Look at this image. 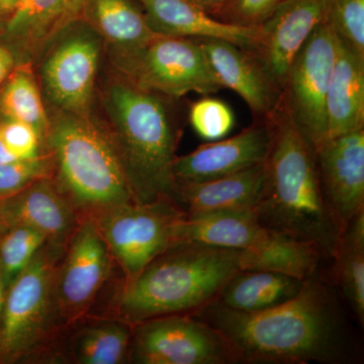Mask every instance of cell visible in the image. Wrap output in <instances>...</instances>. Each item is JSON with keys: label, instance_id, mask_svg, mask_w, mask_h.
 <instances>
[{"label": "cell", "instance_id": "obj_1", "mask_svg": "<svg viewBox=\"0 0 364 364\" xmlns=\"http://www.w3.org/2000/svg\"><path fill=\"white\" fill-rule=\"evenodd\" d=\"M196 316L234 344L242 363L336 364L350 359L336 296L320 273L305 280L293 298L267 310L242 313L215 303Z\"/></svg>", "mask_w": 364, "mask_h": 364}, {"label": "cell", "instance_id": "obj_2", "mask_svg": "<svg viewBox=\"0 0 364 364\" xmlns=\"http://www.w3.org/2000/svg\"><path fill=\"white\" fill-rule=\"evenodd\" d=\"M272 139L265 182L254 214L263 228L311 242L332 258L341 225L326 200L315 151L294 124L284 100L267 117Z\"/></svg>", "mask_w": 364, "mask_h": 364}, {"label": "cell", "instance_id": "obj_3", "mask_svg": "<svg viewBox=\"0 0 364 364\" xmlns=\"http://www.w3.org/2000/svg\"><path fill=\"white\" fill-rule=\"evenodd\" d=\"M241 250L176 242L124 284L119 308L140 323L173 315H198L217 303L229 280L242 270Z\"/></svg>", "mask_w": 364, "mask_h": 364}, {"label": "cell", "instance_id": "obj_4", "mask_svg": "<svg viewBox=\"0 0 364 364\" xmlns=\"http://www.w3.org/2000/svg\"><path fill=\"white\" fill-rule=\"evenodd\" d=\"M164 97L129 78L116 81L107 91L114 143L139 203L173 200L172 165L179 131Z\"/></svg>", "mask_w": 364, "mask_h": 364}, {"label": "cell", "instance_id": "obj_5", "mask_svg": "<svg viewBox=\"0 0 364 364\" xmlns=\"http://www.w3.org/2000/svg\"><path fill=\"white\" fill-rule=\"evenodd\" d=\"M62 186L72 200L95 214L136 203L114 141L85 116L67 114L50 129Z\"/></svg>", "mask_w": 364, "mask_h": 364}, {"label": "cell", "instance_id": "obj_6", "mask_svg": "<svg viewBox=\"0 0 364 364\" xmlns=\"http://www.w3.org/2000/svg\"><path fill=\"white\" fill-rule=\"evenodd\" d=\"M184 215L173 200L162 198L102 210L93 222L129 284L176 243L177 227Z\"/></svg>", "mask_w": 364, "mask_h": 364}, {"label": "cell", "instance_id": "obj_7", "mask_svg": "<svg viewBox=\"0 0 364 364\" xmlns=\"http://www.w3.org/2000/svg\"><path fill=\"white\" fill-rule=\"evenodd\" d=\"M127 78L167 97L222 90L205 50L193 38L156 35L142 49L119 53Z\"/></svg>", "mask_w": 364, "mask_h": 364}, {"label": "cell", "instance_id": "obj_8", "mask_svg": "<svg viewBox=\"0 0 364 364\" xmlns=\"http://www.w3.org/2000/svg\"><path fill=\"white\" fill-rule=\"evenodd\" d=\"M133 356L143 364H234L240 353L221 331L196 315L136 323Z\"/></svg>", "mask_w": 364, "mask_h": 364}, {"label": "cell", "instance_id": "obj_9", "mask_svg": "<svg viewBox=\"0 0 364 364\" xmlns=\"http://www.w3.org/2000/svg\"><path fill=\"white\" fill-rule=\"evenodd\" d=\"M7 289L0 318V363L26 355L47 326L51 311L55 262L60 246L49 243Z\"/></svg>", "mask_w": 364, "mask_h": 364}, {"label": "cell", "instance_id": "obj_10", "mask_svg": "<svg viewBox=\"0 0 364 364\" xmlns=\"http://www.w3.org/2000/svg\"><path fill=\"white\" fill-rule=\"evenodd\" d=\"M338 47L330 26L318 25L294 58L282 93L294 124L313 149L327 139L326 98Z\"/></svg>", "mask_w": 364, "mask_h": 364}, {"label": "cell", "instance_id": "obj_11", "mask_svg": "<svg viewBox=\"0 0 364 364\" xmlns=\"http://www.w3.org/2000/svg\"><path fill=\"white\" fill-rule=\"evenodd\" d=\"M111 253L93 220L76 229L53 296L62 317L74 320L90 308L107 279Z\"/></svg>", "mask_w": 364, "mask_h": 364}, {"label": "cell", "instance_id": "obj_12", "mask_svg": "<svg viewBox=\"0 0 364 364\" xmlns=\"http://www.w3.org/2000/svg\"><path fill=\"white\" fill-rule=\"evenodd\" d=\"M272 130L268 119H255L231 138L203 144L177 157L172 165L176 183L200 182L230 176L267 161Z\"/></svg>", "mask_w": 364, "mask_h": 364}, {"label": "cell", "instance_id": "obj_13", "mask_svg": "<svg viewBox=\"0 0 364 364\" xmlns=\"http://www.w3.org/2000/svg\"><path fill=\"white\" fill-rule=\"evenodd\" d=\"M314 151L326 200L344 230L364 210V128L327 138Z\"/></svg>", "mask_w": 364, "mask_h": 364}, {"label": "cell", "instance_id": "obj_14", "mask_svg": "<svg viewBox=\"0 0 364 364\" xmlns=\"http://www.w3.org/2000/svg\"><path fill=\"white\" fill-rule=\"evenodd\" d=\"M100 46L90 35H73L53 49L43 66L46 92L58 109L85 116L95 90Z\"/></svg>", "mask_w": 364, "mask_h": 364}, {"label": "cell", "instance_id": "obj_15", "mask_svg": "<svg viewBox=\"0 0 364 364\" xmlns=\"http://www.w3.org/2000/svg\"><path fill=\"white\" fill-rule=\"evenodd\" d=\"M325 18L326 0H284L259 26V43L250 51L282 93L294 58Z\"/></svg>", "mask_w": 364, "mask_h": 364}, {"label": "cell", "instance_id": "obj_16", "mask_svg": "<svg viewBox=\"0 0 364 364\" xmlns=\"http://www.w3.org/2000/svg\"><path fill=\"white\" fill-rule=\"evenodd\" d=\"M198 40L222 87L240 95L255 119H267L279 105L282 91L257 57L227 41Z\"/></svg>", "mask_w": 364, "mask_h": 364}, {"label": "cell", "instance_id": "obj_17", "mask_svg": "<svg viewBox=\"0 0 364 364\" xmlns=\"http://www.w3.org/2000/svg\"><path fill=\"white\" fill-rule=\"evenodd\" d=\"M148 23L158 35L227 41L253 49L259 43L261 31L225 23L210 16L189 0H139Z\"/></svg>", "mask_w": 364, "mask_h": 364}, {"label": "cell", "instance_id": "obj_18", "mask_svg": "<svg viewBox=\"0 0 364 364\" xmlns=\"http://www.w3.org/2000/svg\"><path fill=\"white\" fill-rule=\"evenodd\" d=\"M0 217L4 229L18 225L31 227L44 234L48 243L56 246L75 231L71 205L46 179L1 200Z\"/></svg>", "mask_w": 364, "mask_h": 364}, {"label": "cell", "instance_id": "obj_19", "mask_svg": "<svg viewBox=\"0 0 364 364\" xmlns=\"http://www.w3.org/2000/svg\"><path fill=\"white\" fill-rule=\"evenodd\" d=\"M264 182L265 162L210 181L176 183L173 200L186 214L254 210Z\"/></svg>", "mask_w": 364, "mask_h": 364}, {"label": "cell", "instance_id": "obj_20", "mask_svg": "<svg viewBox=\"0 0 364 364\" xmlns=\"http://www.w3.org/2000/svg\"><path fill=\"white\" fill-rule=\"evenodd\" d=\"M326 121L327 138L364 128V59L340 41L326 98Z\"/></svg>", "mask_w": 364, "mask_h": 364}, {"label": "cell", "instance_id": "obj_21", "mask_svg": "<svg viewBox=\"0 0 364 364\" xmlns=\"http://www.w3.org/2000/svg\"><path fill=\"white\" fill-rule=\"evenodd\" d=\"M325 258L327 256L315 244L267 229L256 243L240 253L242 270H267L303 282L318 274Z\"/></svg>", "mask_w": 364, "mask_h": 364}, {"label": "cell", "instance_id": "obj_22", "mask_svg": "<svg viewBox=\"0 0 364 364\" xmlns=\"http://www.w3.org/2000/svg\"><path fill=\"white\" fill-rule=\"evenodd\" d=\"M265 231L253 210H215L184 215L177 227L176 242L244 250L256 243Z\"/></svg>", "mask_w": 364, "mask_h": 364}, {"label": "cell", "instance_id": "obj_23", "mask_svg": "<svg viewBox=\"0 0 364 364\" xmlns=\"http://www.w3.org/2000/svg\"><path fill=\"white\" fill-rule=\"evenodd\" d=\"M303 284L282 273L243 269L229 280L217 304L238 312H259L293 298Z\"/></svg>", "mask_w": 364, "mask_h": 364}, {"label": "cell", "instance_id": "obj_24", "mask_svg": "<svg viewBox=\"0 0 364 364\" xmlns=\"http://www.w3.org/2000/svg\"><path fill=\"white\" fill-rule=\"evenodd\" d=\"M87 0H25L13 13L7 32L33 46L74 21Z\"/></svg>", "mask_w": 364, "mask_h": 364}, {"label": "cell", "instance_id": "obj_25", "mask_svg": "<svg viewBox=\"0 0 364 364\" xmlns=\"http://www.w3.org/2000/svg\"><path fill=\"white\" fill-rule=\"evenodd\" d=\"M92 14L100 32L119 53L138 51L158 35L132 0H92Z\"/></svg>", "mask_w": 364, "mask_h": 364}, {"label": "cell", "instance_id": "obj_26", "mask_svg": "<svg viewBox=\"0 0 364 364\" xmlns=\"http://www.w3.org/2000/svg\"><path fill=\"white\" fill-rule=\"evenodd\" d=\"M344 298L359 322L364 321V210L348 223L332 255Z\"/></svg>", "mask_w": 364, "mask_h": 364}, {"label": "cell", "instance_id": "obj_27", "mask_svg": "<svg viewBox=\"0 0 364 364\" xmlns=\"http://www.w3.org/2000/svg\"><path fill=\"white\" fill-rule=\"evenodd\" d=\"M0 112L6 119L31 124L41 136L49 130L39 87L26 68L13 70L2 85Z\"/></svg>", "mask_w": 364, "mask_h": 364}, {"label": "cell", "instance_id": "obj_28", "mask_svg": "<svg viewBox=\"0 0 364 364\" xmlns=\"http://www.w3.org/2000/svg\"><path fill=\"white\" fill-rule=\"evenodd\" d=\"M131 344L129 327L123 323H104L83 332L76 355L83 364H119L126 359Z\"/></svg>", "mask_w": 364, "mask_h": 364}, {"label": "cell", "instance_id": "obj_29", "mask_svg": "<svg viewBox=\"0 0 364 364\" xmlns=\"http://www.w3.org/2000/svg\"><path fill=\"white\" fill-rule=\"evenodd\" d=\"M48 243L44 234L28 226L7 228L0 235V268L7 289Z\"/></svg>", "mask_w": 364, "mask_h": 364}, {"label": "cell", "instance_id": "obj_30", "mask_svg": "<svg viewBox=\"0 0 364 364\" xmlns=\"http://www.w3.org/2000/svg\"><path fill=\"white\" fill-rule=\"evenodd\" d=\"M325 23L345 47L364 59V0H326Z\"/></svg>", "mask_w": 364, "mask_h": 364}, {"label": "cell", "instance_id": "obj_31", "mask_svg": "<svg viewBox=\"0 0 364 364\" xmlns=\"http://www.w3.org/2000/svg\"><path fill=\"white\" fill-rule=\"evenodd\" d=\"M189 122L200 138L213 142L221 140L233 130L235 114L223 100L205 97L191 105Z\"/></svg>", "mask_w": 364, "mask_h": 364}, {"label": "cell", "instance_id": "obj_32", "mask_svg": "<svg viewBox=\"0 0 364 364\" xmlns=\"http://www.w3.org/2000/svg\"><path fill=\"white\" fill-rule=\"evenodd\" d=\"M49 172V163L43 157L0 165V200L18 195L21 191L44 181Z\"/></svg>", "mask_w": 364, "mask_h": 364}, {"label": "cell", "instance_id": "obj_33", "mask_svg": "<svg viewBox=\"0 0 364 364\" xmlns=\"http://www.w3.org/2000/svg\"><path fill=\"white\" fill-rule=\"evenodd\" d=\"M39 132L31 124L6 119L0 123V139L16 159L39 157Z\"/></svg>", "mask_w": 364, "mask_h": 364}, {"label": "cell", "instance_id": "obj_34", "mask_svg": "<svg viewBox=\"0 0 364 364\" xmlns=\"http://www.w3.org/2000/svg\"><path fill=\"white\" fill-rule=\"evenodd\" d=\"M284 0H229L219 20L232 25L258 28Z\"/></svg>", "mask_w": 364, "mask_h": 364}, {"label": "cell", "instance_id": "obj_35", "mask_svg": "<svg viewBox=\"0 0 364 364\" xmlns=\"http://www.w3.org/2000/svg\"><path fill=\"white\" fill-rule=\"evenodd\" d=\"M14 57L9 48L0 45V88L14 70Z\"/></svg>", "mask_w": 364, "mask_h": 364}, {"label": "cell", "instance_id": "obj_36", "mask_svg": "<svg viewBox=\"0 0 364 364\" xmlns=\"http://www.w3.org/2000/svg\"><path fill=\"white\" fill-rule=\"evenodd\" d=\"M189 1L200 6L205 13L219 20L229 0H189Z\"/></svg>", "mask_w": 364, "mask_h": 364}, {"label": "cell", "instance_id": "obj_37", "mask_svg": "<svg viewBox=\"0 0 364 364\" xmlns=\"http://www.w3.org/2000/svg\"><path fill=\"white\" fill-rule=\"evenodd\" d=\"M25 0H0V13H14Z\"/></svg>", "mask_w": 364, "mask_h": 364}, {"label": "cell", "instance_id": "obj_38", "mask_svg": "<svg viewBox=\"0 0 364 364\" xmlns=\"http://www.w3.org/2000/svg\"><path fill=\"white\" fill-rule=\"evenodd\" d=\"M16 157L9 152V150L7 149L6 146L4 145V142H2L1 139H0V165L6 164V163H11L14 161H16Z\"/></svg>", "mask_w": 364, "mask_h": 364}, {"label": "cell", "instance_id": "obj_39", "mask_svg": "<svg viewBox=\"0 0 364 364\" xmlns=\"http://www.w3.org/2000/svg\"><path fill=\"white\" fill-rule=\"evenodd\" d=\"M7 286L4 282V274L0 268V318H1L2 311H4V303H6Z\"/></svg>", "mask_w": 364, "mask_h": 364}, {"label": "cell", "instance_id": "obj_40", "mask_svg": "<svg viewBox=\"0 0 364 364\" xmlns=\"http://www.w3.org/2000/svg\"><path fill=\"white\" fill-rule=\"evenodd\" d=\"M0 205H1V200H0ZM1 231H4V225H2L1 217H0V233H1Z\"/></svg>", "mask_w": 364, "mask_h": 364}, {"label": "cell", "instance_id": "obj_41", "mask_svg": "<svg viewBox=\"0 0 364 364\" xmlns=\"http://www.w3.org/2000/svg\"><path fill=\"white\" fill-rule=\"evenodd\" d=\"M0 28H1V25H0Z\"/></svg>", "mask_w": 364, "mask_h": 364}]
</instances>
